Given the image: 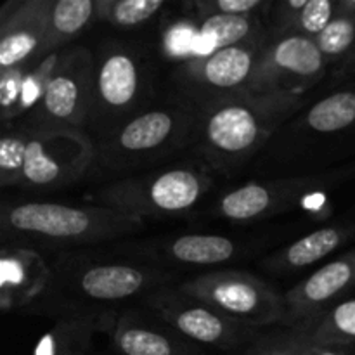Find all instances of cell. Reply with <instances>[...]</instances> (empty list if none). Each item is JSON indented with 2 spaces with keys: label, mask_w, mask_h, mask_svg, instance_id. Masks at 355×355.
<instances>
[{
  "label": "cell",
  "mask_w": 355,
  "mask_h": 355,
  "mask_svg": "<svg viewBox=\"0 0 355 355\" xmlns=\"http://www.w3.org/2000/svg\"><path fill=\"white\" fill-rule=\"evenodd\" d=\"M342 68H343L342 69L343 73H349V75H355V47H354V51L349 54V58H347L345 61H343Z\"/></svg>",
  "instance_id": "31"
},
{
  "label": "cell",
  "mask_w": 355,
  "mask_h": 355,
  "mask_svg": "<svg viewBox=\"0 0 355 355\" xmlns=\"http://www.w3.org/2000/svg\"><path fill=\"white\" fill-rule=\"evenodd\" d=\"M312 355H355V349H345V347L333 345H315Z\"/></svg>",
  "instance_id": "30"
},
{
  "label": "cell",
  "mask_w": 355,
  "mask_h": 355,
  "mask_svg": "<svg viewBox=\"0 0 355 355\" xmlns=\"http://www.w3.org/2000/svg\"><path fill=\"white\" fill-rule=\"evenodd\" d=\"M288 125L300 134L338 135L355 127V87H342L302 107Z\"/></svg>",
  "instance_id": "19"
},
{
  "label": "cell",
  "mask_w": 355,
  "mask_h": 355,
  "mask_svg": "<svg viewBox=\"0 0 355 355\" xmlns=\"http://www.w3.org/2000/svg\"><path fill=\"white\" fill-rule=\"evenodd\" d=\"M151 90V66L139 49L104 44L94 54L92 106L87 121L94 142L148 110Z\"/></svg>",
  "instance_id": "7"
},
{
  "label": "cell",
  "mask_w": 355,
  "mask_h": 355,
  "mask_svg": "<svg viewBox=\"0 0 355 355\" xmlns=\"http://www.w3.org/2000/svg\"><path fill=\"white\" fill-rule=\"evenodd\" d=\"M99 17V0H52L49 12L47 54L62 51Z\"/></svg>",
  "instance_id": "22"
},
{
  "label": "cell",
  "mask_w": 355,
  "mask_h": 355,
  "mask_svg": "<svg viewBox=\"0 0 355 355\" xmlns=\"http://www.w3.org/2000/svg\"><path fill=\"white\" fill-rule=\"evenodd\" d=\"M116 255L170 270V266L215 267L250 253V243L224 234H179L118 246Z\"/></svg>",
  "instance_id": "14"
},
{
  "label": "cell",
  "mask_w": 355,
  "mask_h": 355,
  "mask_svg": "<svg viewBox=\"0 0 355 355\" xmlns=\"http://www.w3.org/2000/svg\"><path fill=\"white\" fill-rule=\"evenodd\" d=\"M179 290L208 307L253 329L286 324V298L270 283L252 272L222 269L177 283Z\"/></svg>",
  "instance_id": "9"
},
{
  "label": "cell",
  "mask_w": 355,
  "mask_h": 355,
  "mask_svg": "<svg viewBox=\"0 0 355 355\" xmlns=\"http://www.w3.org/2000/svg\"><path fill=\"white\" fill-rule=\"evenodd\" d=\"M215 170L201 158L182 159L123 179L110 180L92 194L96 205L137 220L184 217L208 198Z\"/></svg>",
  "instance_id": "6"
},
{
  "label": "cell",
  "mask_w": 355,
  "mask_h": 355,
  "mask_svg": "<svg viewBox=\"0 0 355 355\" xmlns=\"http://www.w3.org/2000/svg\"><path fill=\"white\" fill-rule=\"evenodd\" d=\"M144 222L101 205H66L58 201H12L2 207L3 246L31 252H78L137 234Z\"/></svg>",
  "instance_id": "3"
},
{
  "label": "cell",
  "mask_w": 355,
  "mask_h": 355,
  "mask_svg": "<svg viewBox=\"0 0 355 355\" xmlns=\"http://www.w3.org/2000/svg\"><path fill=\"white\" fill-rule=\"evenodd\" d=\"M142 305L194 345L234 350L243 345H253L262 336L260 329L231 321L203 302L184 293L177 284L149 295Z\"/></svg>",
  "instance_id": "11"
},
{
  "label": "cell",
  "mask_w": 355,
  "mask_h": 355,
  "mask_svg": "<svg viewBox=\"0 0 355 355\" xmlns=\"http://www.w3.org/2000/svg\"><path fill=\"white\" fill-rule=\"evenodd\" d=\"M355 288V245L328 260L284 293L286 326L309 329Z\"/></svg>",
  "instance_id": "15"
},
{
  "label": "cell",
  "mask_w": 355,
  "mask_h": 355,
  "mask_svg": "<svg viewBox=\"0 0 355 355\" xmlns=\"http://www.w3.org/2000/svg\"><path fill=\"white\" fill-rule=\"evenodd\" d=\"M305 104L298 94L241 92L198 107V158L215 172H236Z\"/></svg>",
  "instance_id": "2"
},
{
  "label": "cell",
  "mask_w": 355,
  "mask_h": 355,
  "mask_svg": "<svg viewBox=\"0 0 355 355\" xmlns=\"http://www.w3.org/2000/svg\"><path fill=\"white\" fill-rule=\"evenodd\" d=\"M250 355H312L315 343L302 329L288 328L260 336Z\"/></svg>",
  "instance_id": "28"
},
{
  "label": "cell",
  "mask_w": 355,
  "mask_h": 355,
  "mask_svg": "<svg viewBox=\"0 0 355 355\" xmlns=\"http://www.w3.org/2000/svg\"><path fill=\"white\" fill-rule=\"evenodd\" d=\"M266 44L234 45L186 59L175 69V80L187 96V103L201 107L214 101L248 92L257 61Z\"/></svg>",
  "instance_id": "12"
},
{
  "label": "cell",
  "mask_w": 355,
  "mask_h": 355,
  "mask_svg": "<svg viewBox=\"0 0 355 355\" xmlns=\"http://www.w3.org/2000/svg\"><path fill=\"white\" fill-rule=\"evenodd\" d=\"M114 315L61 319L38 342L35 355H87L94 336L99 331H110Z\"/></svg>",
  "instance_id": "21"
},
{
  "label": "cell",
  "mask_w": 355,
  "mask_h": 355,
  "mask_svg": "<svg viewBox=\"0 0 355 355\" xmlns=\"http://www.w3.org/2000/svg\"><path fill=\"white\" fill-rule=\"evenodd\" d=\"M165 7L163 0H99V19L118 30H134Z\"/></svg>",
  "instance_id": "25"
},
{
  "label": "cell",
  "mask_w": 355,
  "mask_h": 355,
  "mask_svg": "<svg viewBox=\"0 0 355 355\" xmlns=\"http://www.w3.org/2000/svg\"><path fill=\"white\" fill-rule=\"evenodd\" d=\"M355 241V215L307 232L262 260V267L276 276H290L324 262Z\"/></svg>",
  "instance_id": "18"
},
{
  "label": "cell",
  "mask_w": 355,
  "mask_h": 355,
  "mask_svg": "<svg viewBox=\"0 0 355 355\" xmlns=\"http://www.w3.org/2000/svg\"><path fill=\"white\" fill-rule=\"evenodd\" d=\"M52 0L10 2L0 16L2 73L49 58V12Z\"/></svg>",
  "instance_id": "16"
},
{
  "label": "cell",
  "mask_w": 355,
  "mask_h": 355,
  "mask_svg": "<svg viewBox=\"0 0 355 355\" xmlns=\"http://www.w3.org/2000/svg\"><path fill=\"white\" fill-rule=\"evenodd\" d=\"M40 253L31 250L3 246L2 253V291L3 302L12 295L14 305L21 309L38 293L47 277L49 266H42Z\"/></svg>",
  "instance_id": "20"
},
{
  "label": "cell",
  "mask_w": 355,
  "mask_h": 355,
  "mask_svg": "<svg viewBox=\"0 0 355 355\" xmlns=\"http://www.w3.org/2000/svg\"><path fill=\"white\" fill-rule=\"evenodd\" d=\"M94 52L66 47L55 54L40 99L14 123L40 130H83L92 106Z\"/></svg>",
  "instance_id": "10"
},
{
  "label": "cell",
  "mask_w": 355,
  "mask_h": 355,
  "mask_svg": "<svg viewBox=\"0 0 355 355\" xmlns=\"http://www.w3.org/2000/svg\"><path fill=\"white\" fill-rule=\"evenodd\" d=\"M314 40L328 66L336 61H345L355 47V16L338 12L328 28Z\"/></svg>",
  "instance_id": "26"
},
{
  "label": "cell",
  "mask_w": 355,
  "mask_h": 355,
  "mask_svg": "<svg viewBox=\"0 0 355 355\" xmlns=\"http://www.w3.org/2000/svg\"><path fill=\"white\" fill-rule=\"evenodd\" d=\"M177 274L132 259L68 252L49 266L38 293L21 311L52 319L106 318L177 283Z\"/></svg>",
  "instance_id": "1"
},
{
  "label": "cell",
  "mask_w": 355,
  "mask_h": 355,
  "mask_svg": "<svg viewBox=\"0 0 355 355\" xmlns=\"http://www.w3.org/2000/svg\"><path fill=\"white\" fill-rule=\"evenodd\" d=\"M267 3L263 0H201L196 2L198 14H229V16H255Z\"/></svg>",
  "instance_id": "29"
},
{
  "label": "cell",
  "mask_w": 355,
  "mask_h": 355,
  "mask_svg": "<svg viewBox=\"0 0 355 355\" xmlns=\"http://www.w3.org/2000/svg\"><path fill=\"white\" fill-rule=\"evenodd\" d=\"M96 142L83 130H40L3 125L0 184L49 193L78 182L92 172Z\"/></svg>",
  "instance_id": "4"
},
{
  "label": "cell",
  "mask_w": 355,
  "mask_h": 355,
  "mask_svg": "<svg viewBox=\"0 0 355 355\" xmlns=\"http://www.w3.org/2000/svg\"><path fill=\"white\" fill-rule=\"evenodd\" d=\"M110 335L121 355H203L198 345L180 336L144 305L118 312Z\"/></svg>",
  "instance_id": "17"
},
{
  "label": "cell",
  "mask_w": 355,
  "mask_h": 355,
  "mask_svg": "<svg viewBox=\"0 0 355 355\" xmlns=\"http://www.w3.org/2000/svg\"><path fill=\"white\" fill-rule=\"evenodd\" d=\"M200 35L208 40V52L234 47V45L266 42L262 37L259 14L255 16H229V14L201 16Z\"/></svg>",
  "instance_id": "23"
},
{
  "label": "cell",
  "mask_w": 355,
  "mask_h": 355,
  "mask_svg": "<svg viewBox=\"0 0 355 355\" xmlns=\"http://www.w3.org/2000/svg\"><path fill=\"white\" fill-rule=\"evenodd\" d=\"M198 128L200 111L187 101L148 107L96 142L90 173L116 180L158 168L196 146Z\"/></svg>",
  "instance_id": "5"
},
{
  "label": "cell",
  "mask_w": 355,
  "mask_h": 355,
  "mask_svg": "<svg viewBox=\"0 0 355 355\" xmlns=\"http://www.w3.org/2000/svg\"><path fill=\"white\" fill-rule=\"evenodd\" d=\"M338 14V0H307L304 9L283 28L277 37L304 35L315 38Z\"/></svg>",
  "instance_id": "27"
},
{
  "label": "cell",
  "mask_w": 355,
  "mask_h": 355,
  "mask_svg": "<svg viewBox=\"0 0 355 355\" xmlns=\"http://www.w3.org/2000/svg\"><path fill=\"white\" fill-rule=\"evenodd\" d=\"M355 179V162L321 172L298 173L277 179H259L225 191L211 207L210 215L232 224H255L286 214L318 193Z\"/></svg>",
  "instance_id": "8"
},
{
  "label": "cell",
  "mask_w": 355,
  "mask_h": 355,
  "mask_svg": "<svg viewBox=\"0 0 355 355\" xmlns=\"http://www.w3.org/2000/svg\"><path fill=\"white\" fill-rule=\"evenodd\" d=\"M328 62L314 38L276 37L263 45L248 92L305 96L324 76Z\"/></svg>",
  "instance_id": "13"
},
{
  "label": "cell",
  "mask_w": 355,
  "mask_h": 355,
  "mask_svg": "<svg viewBox=\"0 0 355 355\" xmlns=\"http://www.w3.org/2000/svg\"><path fill=\"white\" fill-rule=\"evenodd\" d=\"M315 345L355 349V298H347L305 329Z\"/></svg>",
  "instance_id": "24"
}]
</instances>
